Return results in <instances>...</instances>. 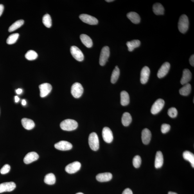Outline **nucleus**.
Masks as SVG:
<instances>
[{
	"instance_id": "1",
	"label": "nucleus",
	"mask_w": 194,
	"mask_h": 194,
	"mask_svg": "<svg viewBox=\"0 0 194 194\" xmlns=\"http://www.w3.org/2000/svg\"><path fill=\"white\" fill-rule=\"evenodd\" d=\"M78 124L76 121L71 119H67L62 121L60 124V127L64 130L72 131L77 128Z\"/></svg>"
},
{
	"instance_id": "2",
	"label": "nucleus",
	"mask_w": 194,
	"mask_h": 194,
	"mask_svg": "<svg viewBox=\"0 0 194 194\" xmlns=\"http://www.w3.org/2000/svg\"><path fill=\"white\" fill-rule=\"evenodd\" d=\"M189 21L188 17L185 15H183L179 18L178 23V28L180 32L185 33L188 30Z\"/></svg>"
},
{
	"instance_id": "3",
	"label": "nucleus",
	"mask_w": 194,
	"mask_h": 194,
	"mask_svg": "<svg viewBox=\"0 0 194 194\" xmlns=\"http://www.w3.org/2000/svg\"><path fill=\"white\" fill-rule=\"evenodd\" d=\"M89 143L90 148L92 150L96 151L99 148V141L98 135L95 132H92L89 135Z\"/></svg>"
},
{
	"instance_id": "4",
	"label": "nucleus",
	"mask_w": 194,
	"mask_h": 194,
	"mask_svg": "<svg viewBox=\"0 0 194 194\" xmlns=\"http://www.w3.org/2000/svg\"><path fill=\"white\" fill-rule=\"evenodd\" d=\"M83 92V87L81 83L76 82L72 86L71 93L74 98H80L82 95Z\"/></svg>"
},
{
	"instance_id": "5",
	"label": "nucleus",
	"mask_w": 194,
	"mask_h": 194,
	"mask_svg": "<svg viewBox=\"0 0 194 194\" xmlns=\"http://www.w3.org/2000/svg\"><path fill=\"white\" fill-rule=\"evenodd\" d=\"M110 53L109 48L108 46L104 47L101 50L99 59V64L101 66H104L106 64L109 57Z\"/></svg>"
},
{
	"instance_id": "6",
	"label": "nucleus",
	"mask_w": 194,
	"mask_h": 194,
	"mask_svg": "<svg viewBox=\"0 0 194 194\" xmlns=\"http://www.w3.org/2000/svg\"><path fill=\"white\" fill-rule=\"evenodd\" d=\"M165 104V101L163 99H157L152 106L151 112L153 114H157L161 112Z\"/></svg>"
},
{
	"instance_id": "7",
	"label": "nucleus",
	"mask_w": 194,
	"mask_h": 194,
	"mask_svg": "<svg viewBox=\"0 0 194 194\" xmlns=\"http://www.w3.org/2000/svg\"><path fill=\"white\" fill-rule=\"evenodd\" d=\"M71 53L73 57L79 62H82L84 60V55L80 50L75 46L71 47Z\"/></svg>"
},
{
	"instance_id": "8",
	"label": "nucleus",
	"mask_w": 194,
	"mask_h": 194,
	"mask_svg": "<svg viewBox=\"0 0 194 194\" xmlns=\"http://www.w3.org/2000/svg\"><path fill=\"white\" fill-rule=\"evenodd\" d=\"M40 90V96L42 98L46 97L51 92L52 87L48 83H44L39 86Z\"/></svg>"
},
{
	"instance_id": "9",
	"label": "nucleus",
	"mask_w": 194,
	"mask_h": 194,
	"mask_svg": "<svg viewBox=\"0 0 194 194\" xmlns=\"http://www.w3.org/2000/svg\"><path fill=\"white\" fill-rule=\"evenodd\" d=\"M81 167L80 162L75 161L69 164L65 168V170L69 174H73L79 170Z\"/></svg>"
},
{
	"instance_id": "10",
	"label": "nucleus",
	"mask_w": 194,
	"mask_h": 194,
	"mask_svg": "<svg viewBox=\"0 0 194 194\" xmlns=\"http://www.w3.org/2000/svg\"><path fill=\"white\" fill-rule=\"evenodd\" d=\"M102 136L106 143H110L113 141V136L111 130L109 128H104L102 131Z\"/></svg>"
},
{
	"instance_id": "11",
	"label": "nucleus",
	"mask_w": 194,
	"mask_h": 194,
	"mask_svg": "<svg viewBox=\"0 0 194 194\" xmlns=\"http://www.w3.org/2000/svg\"><path fill=\"white\" fill-rule=\"evenodd\" d=\"M16 187L14 182H5L0 184V193L6 192H11L14 190Z\"/></svg>"
},
{
	"instance_id": "12",
	"label": "nucleus",
	"mask_w": 194,
	"mask_h": 194,
	"mask_svg": "<svg viewBox=\"0 0 194 194\" xmlns=\"http://www.w3.org/2000/svg\"><path fill=\"white\" fill-rule=\"evenodd\" d=\"M79 17L83 22L90 25H96L98 23V20L95 17L88 15L81 14Z\"/></svg>"
},
{
	"instance_id": "13",
	"label": "nucleus",
	"mask_w": 194,
	"mask_h": 194,
	"mask_svg": "<svg viewBox=\"0 0 194 194\" xmlns=\"http://www.w3.org/2000/svg\"><path fill=\"white\" fill-rule=\"evenodd\" d=\"M73 145L69 142L61 141L55 144V147L57 149L61 151H67L71 149Z\"/></svg>"
},
{
	"instance_id": "14",
	"label": "nucleus",
	"mask_w": 194,
	"mask_h": 194,
	"mask_svg": "<svg viewBox=\"0 0 194 194\" xmlns=\"http://www.w3.org/2000/svg\"><path fill=\"white\" fill-rule=\"evenodd\" d=\"M170 65L168 62H166L162 65L161 68L158 71V77L161 78L164 77L168 74L170 68Z\"/></svg>"
},
{
	"instance_id": "15",
	"label": "nucleus",
	"mask_w": 194,
	"mask_h": 194,
	"mask_svg": "<svg viewBox=\"0 0 194 194\" xmlns=\"http://www.w3.org/2000/svg\"><path fill=\"white\" fill-rule=\"evenodd\" d=\"M150 71L149 68L145 66L142 69L141 73L140 81L143 84H146L148 82L150 75Z\"/></svg>"
},
{
	"instance_id": "16",
	"label": "nucleus",
	"mask_w": 194,
	"mask_h": 194,
	"mask_svg": "<svg viewBox=\"0 0 194 194\" xmlns=\"http://www.w3.org/2000/svg\"><path fill=\"white\" fill-rule=\"evenodd\" d=\"M39 156L37 152H29L24 157V161L26 164H29L32 163L39 159Z\"/></svg>"
},
{
	"instance_id": "17",
	"label": "nucleus",
	"mask_w": 194,
	"mask_h": 194,
	"mask_svg": "<svg viewBox=\"0 0 194 194\" xmlns=\"http://www.w3.org/2000/svg\"><path fill=\"white\" fill-rule=\"evenodd\" d=\"M142 139L143 144L148 145L151 141L152 133L148 128H145L142 132Z\"/></svg>"
},
{
	"instance_id": "18",
	"label": "nucleus",
	"mask_w": 194,
	"mask_h": 194,
	"mask_svg": "<svg viewBox=\"0 0 194 194\" xmlns=\"http://www.w3.org/2000/svg\"><path fill=\"white\" fill-rule=\"evenodd\" d=\"M112 174L110 173L99 174L96 176V179L99 182H103L110 181L112 179Z\"/></svg>"
},
{
	"instance_id": "19",
	"label": "nucleus",
	"mask_w": 194,
	"mask_h": 194,
	"mask_svg": "<svg viewBox=\"0 0 194 194\" xmlns=\"http://www.w3.org/2000/svg\"><path fill=\"white\" fill-rule=\"evenodd\" d=\"M192 73L188 69H184L183 73V76L180 80V83L182 85L188 83L191 79Z\"/></svg>"
},
{
	"instance_id": "20",
	"label": "nucleus",
	"mask_w": 194,
	"mask_h": 194,
	"mask_svg": "<svg viewBox=\"0 0 194 194\" xmlns=\"http://www.w3.org/2000/svg\"><path fill=\"white\" fill-rule=\"evenodd\" d=\"M164 163V158L163 154L161 152L159 151L157 153L156 155L155 166L157 169L161 167Z\"/></svg>"
},
{
	"instance_id": "21",
	"label": "nucleus",
	"mask_w": 194,
	"mask_h": 194,
	"mask_svg": "<svg viewBox=\"0 0 194 194\" xmlns=\"http://www.w3.org/2000/svg\"><path fill=\"white\" fill-rule=\"evenodd\" d=\"M22 126L27 130H31L34 127L35 124L34 121L31 119L24 118L21 120Z\"/></svg>"
},
{
	"instance_id": "22",
	"label": "nucleus",
	"mask_w": 194,
	"mask_h": 194,
	"mask_svg": "<svg viewBox=\"0 0 194 194\" xmlns=\"http://www.w3.org/2000/svg\"><path fill=\"white\" fill-rule=\"evenodd\" d=\"M80 38L81 42L87 48H90L92 47L93 42L89 36L83 34L80 35Z\"/></svg>"
},
{
	"instance_id": "23",
	"label": "nucleus",
	"mask_w": 194,
	"mask_h": 194,
	"mask_svg": "<svg viewBox=\"0 0 194 194\" xmlns=\"http://www.w3.org/2000/svg\"><path fill=\"white\" fill-rule=\"evenodd\" d=\"M127 17L133 23L138 24L140 22L141 18L139 15L135 12H130L127 14Z\"/></svg>"
},
{
	"instance_id": "24",
	"label": "nucleus",
	"mask_w": 194,
	"mask_h": 194,
	"mask_svg": "<svg viewBox=\"0 0 194 194\" xmlns=\"http://www.w3.org/2000/svg\"><path fill=\"white\" fill-rule=\"evenodd\" d=\"M130 98L129 94L125 91H121V103L122 105L125 106L129 104Z\"/></svg>"
},
{
	"instance_id": "25",
	"label": "nucleus",
	"mask_w": 194,
	"mask_h": 194,
	"mask_svg": "<svg viewBox=\"0 0 194 194\" xmlns=\"http://www.w3.org/2000/svg\"><path fill=\"white\" fill-rule=\"evenodd\" d=\"M126 44L128 47V51H132L135 48H137L140 46L141 42L138 40H134L127 42Z\"/></svg>"
},
{
	"instance_id": "26",
	"label": "nucleus",
	"mask_w": 194,
	"mask_h": 194,
	"mask_svg": "<svg viewBox=\"0 0 194 194\" xmlns=\"http://www.w3.org/2000/svg\"><path fill=\"white\" fill-rule=\"evenodd\" d=\"M132 118L130 114L128 112H125L121 118V122L123 125L125 126H128L131 123Z\"/></svg>"
},
{
	"instance_id": "27",
	"label": "nucleus",
	"mask_w": 194,
	"mask_h": 194,
	"mask_svg": "<svg viewBox=\"0 0 194 194\" xmlns=\"http://www.w3.org/2000/svg\"><path fill=\"white\" fill-rule=\"evenodd\" d=\"M153 11L156 15H163L164 8L162 4L160 3H156L153 6Z\"/></svg>"
},
{
	"instance_id": "28",
	"label": "nucleus",
	"mask_w": 194,
	"mask_h": 194,
	"mask_svg": "<svg viewBox=\"0 0 194 194\" xmlns=\"http://www.w3.org/2000/svg\"><path fill=\"white\" fill-rule=\"evenodd\" d=\"M183 157L185 160L190 162L192 166L194 168V155L192 153L186 151L183 153Z\"/></svg>"
},
{
	"instance_id": "29",
	"label": "nucleus",
	"mask_w": 194,
	"mask_h": 194,
	"mask_svg": "<svg viewBox=\"0 0 194 194\" xmlns=\"http://www.w3.org/2000/svg\"><path fill=\"white\" fill-rule=\"evenodd\" d=\"M191 90V86L190 84L188 83L184 85V86L179 90V93L181 95L187 96L190 94Z\"/></svg>"
},
{
	"instance_id": "30",
	"label": "nucleus",
	"mask_w": 194,
	"mask_h": 194,
	"mask_svg": "<svg viewBox=\"0 0 194 194\" xmlns=\"http://www.w3.org/2000/svg\"><path fill=\"white\" fill-rule=\"evenodd\" d=\"M45 183L49 185H53L55 183L56 178L53 173H49L46 175L44 179Z\"/></svg>"
},
{
	"instance_id": "31",
	"label": "nucleus",
	"mask_w": 194,
	"mask_h": 194,
	"mask_svg": "<svg viewBox=\"0 0 194 194\" xmlns=\"http://www.w3.org/2000/svg\"><path fill=\"white\" fill-rule=\"evenodd\" d=\"M24 23V20H20L15 21L11 25L8 29L9 32H12L21 27Z\"/></svg>"
},
{
	"instance_id": "32",
	"label": "nucleus",
	"mask_w": 194,
	"mask_h": 194,
	"mask_svg": "<svg viewBox=\"0 0 194 194\" xmlns=\"http://www.w3.org/2000/svg\"><path fill=\"white\" fill-rule=\"evenodd\" d=\"M120 75V70H119L118 66H116L115 67L113 72H112L111 77V82L112 83L114 84L117 82V80Z\"/></svg>"
},
{
	"instance_id": "33",
	"label": "nucleus",
	"mask_w": 194,
	"mask_h": 194,
	"mask_svg": "<svg viewBox=\"0 0 194 194\" xmlns=\"http://www.w3.org/2000/svg\"><path fill=\"white\" fill-rule=\"evenodd\" d=\"M19 34L18 33H15L11 34L7 40V43L9 45L14 44L17 42L19 38Z\"/></svg>"
},
{
	"instance_id": "34",
	"label": "nucleus",
	"mask_w": 194,
	"mask_h": 194,
	"mask_svg": "<svg viewBox=\"0 0 194 194\" xmlns=\"http://www.w3.org/2000/svg\"><path fill=\"white\" fill-rule=\"evenodd\" d=\"M25 57L27 60H35L38 57V55L37 53L34 51L30 50L27 52Z\"/></svg>"
},
{
	"instance_id": "35",
	"label": "nucleus",
	"mask_w": 194,
	"mask_h": 194,
	"mask_svg": "<svg viewBox=\"0 0 194 194\" xmlns=\"http://www.w3.org/2000/svg\"><path fill=\"white\" fill-rule=\"evenodd\" d=\"M42 22L47 28H50L52 25L51 17L49 14L45 15L42 18Z\"/></svg>"
},
{
	"instance_id": "36",
	"label": "nucleus",
	"mask_w": 194,
	"mask_h": 194,
	"mask_svg": "<svg viewBox=\"0 0 194 194\" xmlns=\"http://www.w3.org/2000/svg\"><path fill=\"white\" fill-rule=\"evenodd\" d=\"M141 159L139 156H136L133 160V164L135 168H138L141 165Z\"/></svg>"
},
{
	"instance_id": "37",
	"label": "nucleus",
	"mask_w": 194,
	"mask_h": 194,
	"mask_svg": "<svg viewBox=\"0 0 194 194\" xmlns=\"http://www.w3.org/2000/svg\"><path fill=\"white\" fill-rule=\"evenodd\" d=\"M169 116L172 118H175L178 115L177 110L175 108H171L168 110Z\"/></svg>"
},
{
	"instance_id": "38",
	"label": "nucleus",
	"mask_w": 194,
	"mask_h": 194,
	"mask_svg": "<svg viewBox=\"0 0 194 194\" xmlns=\"http://www.w3.org/2000/svg\"><path fill=\"white\" fill-rule=\"evenodd\" d=\"M10 165L8 164H6L1 169L0 172L2 174H5L9 173L10 170Z\"/></svg>"
},
{
	"instance_id": "39",
	"label": "nucleus",
	"mask_w": 194,
	"mask_h": 194,
	"mask_svg": "<svg viewBox=\"0 0 194 194\" xmlns=\"http://www.w3.org/2000/svg\"><path fill=\"white\" fill-rule=\"evenodd\" d=\"M170 126L168 124H164L161 127V131L164 134H166L170 131Z\"/></svg>"
},
{
	"instance_id": "40",
	"label": "nucleus",
	"mask_w": 194,
	"mask_h": 194,
	"mask_svg": "<svg viewBox=\"0 0 194 194\" xmlns=\"http://www.w3.org/2000/svg\"><path fill=\"white\" fill-rule=\"evenodd\" d=\"M122 194H133L132 191L130 188H127L125 189Z\"/></svg>"
},
{
	"instance_id": "41",
	"label": "nucleus",
	"mask_w": 194,
	"mask_h": 194,
	"mask_svg": "<svg viewBox=\"0 0 194 194\" xmlns=\"http://www.w3.org/2000/svg\"><path fill=\"white\" fill-rule=\"evenodd\" d=\"M189 63L192 66H194V55H192L191 56L189 60Z\"/></svg>"
},
{
	"instance_id": "42",
	"label": "nucleus",
	"mask_w": 194,
	"mask_h": 194,
	"mask_svg": "<svg viewBox=\"0 0 194 194\" xmlns=\"http://www.w3.org/2000/svg\"><path fill=\"white\" fill-rule=\"evenodd\" d=\"M4 7L3 4H0V16H1L3 12Z\"/></svg>"
},
{
	"instance_id": "43",
	"label": "nucleus",
	"mask_w": 194,
	"mask_h": 194,
	"mask_svg": "<svg viewBox=\"0 0 194 194\" xmlns=\"http://www.w3.org/2000/svg\"><path fill=\"white\" fill-rule=\"evenodd\" d=\"M22 90L21 89H18L16 90V92L17 94H20L22 93Z\"/></svg>"
},
{
	"instance_id": "44",
	"label": "nucleus",
	"mask_w": 194,
	"mask_h": 194,
	"mask_svg": "<svg viewBox=\"0 0 194 194\" xmlns=\"http://www.w3.org/2000/svg\"><path fill=\"white\" fill-rule=\"evenodd\" d=\"M15 102L18 103V102H19V101L20 100V98H19V97H18V96H15Z\"/></svg>"
},
{
	"instance_id": "45",
	"label": "nucleus",
	"mask_w": 194,
	"mask_h": 194,
	"mask_svg": "<svg viewBox=\"0 0 194 194\" xmlns=\"http://www.w3.org/2000/svg\"><path fill=\"white\" fill-rule=\"evenodd\" d=\"M26 104V102L25 100L23 99L22 101V104L24 106Z\"/></svg>"
},
{
	"instance_id": "46",
	"label": "nucleus",
	"mask_w": 194,
	"mask_h": 194,
	"mask_svg": "<svg viewBox=\"0 0 194 194\" xmlns=\"http://www.w3.org/2000/svg\"><path fill=\"white\" fill-rule=\"evenodd\" d=\"M168 194H178L175 192H170L168 193Z\"/></svg>"
},
{
	"instance_id": "47",
	"label": "nucleus",
	"mask_w": 194,
	"mask_h": 194,
	"mask_svg": "<svg viewBox=\"0 0 194 194\" xmlns=\"http://www.w3.org/2000/svg\"><path fill=\"white\" fill-rule=\"evenodd\" d=\"M114 1H113V0H107V1H106V2H113Z\"/></svg>"
},
{
	"instance_id": "48",
	"label": "nucleus",
	"mask_w": 194,
	"mask_h": 194,
	"mask_svg": "<svg viewBox=\"0 0 194 194\" xmlns=\"http://www.w3.org/2000/svg\"><path fill=\"white\" fill-rule=\"evenodd\" d=\"M76 194H83V193H81V192H79V193H76Z\"/></svg>"
},
{
	"instance_id": "49",
	"label": "nucleus",
	"mask_w": 194,
	"mask_h": 194,
	"mask_svg": "<svg viewBox=\"0 0 194 194\" xmlns=\"http://www.w3.org/2000/svg\"><path fill=\"white\" fill-rule=\"evenodd\" d=\"M193 1V2H194V1Z\"/></svg>"
}]
</instances>
